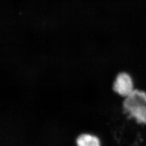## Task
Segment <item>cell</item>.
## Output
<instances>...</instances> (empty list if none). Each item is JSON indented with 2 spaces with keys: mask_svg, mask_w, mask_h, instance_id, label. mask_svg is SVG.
<instances>
[{
  "mask_svg": "<svg viewBox=\"0 0 146 146\" xmlns=\"http://www.w3.org/2000/svg\"><path fill=\"white\" fill-rule=\"evenodd\" d=\"M125 113L140 123H146V93L134 90L125 97L123 103Z\"/></svg>",
  "mask_w": 146,
  "mask_h": 146,
  "instance_id": "obj_1",
  "label": "cell"
},
{
  "mask_svg": "<svg viewBox=\"0 0 146 146\" xmlns=\"http://www.w3.org/2000/svg\"><path fill=\"white\" fill-rule=\"evenodd\" d=\"M113 90L122 97H127L135 90L133 80L127 73H119L115 78L113 86Z\"/></svg>",
  "mask_w": 146,
  "mask_h": 146,
  "instance_id": "obj_2",
  "label": "cell"
},
{
  "mask_svg": "<svg viewBox=\"0 0 146 146\" xmlns=\"http://www.w3.org/2000/svg\"><path fill=\"white\" fill-rule=\"evenodd\" d=\"M76 146H101L100 138L90 133H82L76 139Z\"/></svg>",
  "mask_w": 146,
  "mask_h": 146,
  "instance_id": "obj_3",
  "label": "cell"
}]
</instances>
